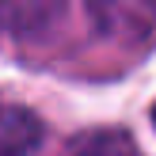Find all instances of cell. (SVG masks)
Masks as SVG:
<instances>
[{
    "label": "cell",
    "mask_w": 156,
    "mask_h": 156,
    "mask_svg": "<svg viewBox=\"0 0 156 156\" xmlns=\"http://www.w3.org/2000/svg\"><path fill=\"white\" fill-rule=\"evenodd\" d=\"M91 27L111 42H141L156 27V0H84Z\"/></svg>",
    "instance_id": "cell-1"
},
{
    "label": "cell",
    "mask_w": 156,
    "mask_h": 156,
    "mask_svg": "<svg viewBox=\"0 0 156 156\" xmlns=\"http://www.w3.org/2000/svg\"><path fill=\"white\" fill-rule=\"evenodd\" d=\"M69 0H0V27L15 34H38L61 19Z\"/></svg>",
    "instance_id": "cell-2"
},
{
    "label": "cell",
    "mask_w": 156,
    "mask_h": 156,
    "mask_svg": "<svg viewBox=\"0 0 156 156\" xmlns=\"http://www.w3.org/2000/svg\"><path fill=\"white\" fill-rule=\"evenodd\" d=\"M42 145V122L23 107L0 114V156H30Z\"/></svg>",
    "instance_id": "cell-3"
},
{
    "label": "cell",
    "mask_w": 156,
    "mask_h": 156,
    "mask_svg": "<svg viewBox=\"0 0 156 156\" xmlns=\"http://www.w3.org/2000/svg\"><path fill=\"white\" fill-rule=\"evenodd\" d=\"M69 156H145V152L137 149V141L129 133H122V129H95V133L80 137Z\"/></svg>",
    "instance_id": "cell-4"
},
{
    "label": "cell",
    "mask_w": 156,
    "mask_h": 156,
    "mask_svg": "<svg viewBox=\"0 0 156 156\" xmlns=\"http://www.w3.org/2000/svg\"><path fill=\"white\" fill-rule=\"evenodd\" d=\"M152 122H156V111H152Z\"/></svg>",
    "instance_id": "cell-5"
}]
</instances>
